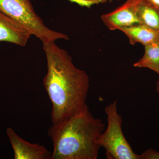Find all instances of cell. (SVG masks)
Here are the masks:
<instances>
[{"label":"cell","instance_id":"6da1fadb","mask_svg":"<svg viewBox=\"0 0 159 159\" xmlns=\"http://www.w3.org/2000/svg\"><path fill=\"white\" fill-rule=\"evenodd\" d=\"M43 44L48 66L43 84L52 103V125H56L87 105L89 79L85 71L74 66L68 53L55 41Z\"/></svg>","mask_w":159,"mask_h":159},{"label":"cell","instance_id":"7a4b0ae2","mask_svg":"<svg viewBox=\"0 0 159 159\" xmlns=\"http://www.w3.org/2000/svg\"><path fill=\"white\" fill-rule=\"evenodd\" d=\"M101 119L95 118L87 105L48 131L53 145L51 159H97V139L105 129Z\"/></svg>","mask_w":159,"mask_h":159},{"label":"cell","instance_id":"3957f363","mask_svg":"<svg viewBox=\"0 0 159 159\" xmlns=\"http://www.w3.org/2000/svg\"><path fill=\"white\" fill-rule=\"evenodd\" d=\"M107 126L97 139L99 148L105 149L108 159H139L122 132V118L118 112L117 101L111 102L105 108Z\"/></svg>","mask_w":159,"mask_h":159},{"label":"cell","instance_id":"277c9868","mask_svg":"<svg viewBox=\"0 0 159 159\" xmlns=\"http://www.w3.org/2000/svg\"><path fill=\"white\" fill-rule=\"evenodd\" d=\"M0 11L25 26L43 43L69 39L66 34L53 31L45 25L29 0H0Z\"/></svg>","mask_w":159,"mask_h":159},{"label":"cell","instance_id":"5b68a950","mask_svg":"<svg viewBox=\"0 0 159 159\" xmlns=\"http://www.w3.org/2000/svg\"><path fill=\"white\" fill-rule=\"evenodd\" d=\"M140 0H127L114 11L102 15L101 20L110 30H119L140 24L137 6Z\"/></svg>","mask_w":159,"mask_h":159},{"label":"cell","instance_id":"8992f818","mask_svg":"<svg viewBox=\"0 0 159 159\" xmlns=\"http://www.w3.org/2000/svg\"><path fill=\"white\" fill-rule=\"evenodd\" d=\"M7 134L14 152L15 159H51L52 152L38 143L32 144L20 138L11 128Z\"/></svg>","mask_w":159,"mask_h":159},{"label":"cell","instance_id":"52a82bcc","mask_svg":"<svg viewBox=\"0 0 159 159\" xmlns=\"http://www.w3.org/2000/svg\"><path fill=\"white\" fill-rule=\"evenodd\" d=\"M31 35L26 27L0 11V42L25 47Z\"/></svg>","mask_w":159,"mask_h":159},{"label":"cell","instance_id":"ba28073f","mask_svg":"<svg viewBox=\"0 0 159 159\" xmlns=\"http://www.w3.org/2000/svg\"><path fill=\"white\" fill-rule=\"evenodd\" d=\"M127 36L131 45L140 43L144 46L159 44V31L141 24L120 29Z\"/></svg>","mask_w":159,"mask_h":159},{"label":"cell","instance_id":"9c48e42d","mask_svg":"<svg viewBox=\"0 0 159 159\" xmlns=\"http://www.w3.org/2000/svg\"><path fill=\"white\" fill-rule=\"evenodd\" d=\"M140 24L159 31V9L145 0H140L137 6Z\"/></svg>","mask_w":159,"mask_h":159},{"label":"cell","instance_id":"30bf717a","mask_svg":"<svg viewBox=\"0 0 159 159\" xmlns=\"http://www.w3.org/2000/svg\"><path fill=\"white\" fill-rule=\"evenodd\" d=\"M144 47V55L134 64V66L150 69L159 75V44H151Z\"/></svg>","mask_w":159,"mask_h":159},{"label":"cell","instance_id":"8fae6325","mask_svg":"<svg viewBox=\"0 0 159 159\" xmlns=\"http://www.w3.org/2000/svg\"><path fill=\"white\" fill-rule=\"evenodd\" d=\"M139 159H159V152L149 148L142 154H139Z\"/></svg>","mask_w":159,"mask_h":159},{"label":"cell","instance_id":"7c38bea8","mask_svg":"<svg viewBox=\"0 0 159 159\" xmlns=\"http://www.w3.org/2000/svg\"><path fill=\"white\" fill-rule=\"evenodd\" d=\"M152 6L159 9V0H145Z\"/></svg>","mask_w":159,"mask_h":159},{"label":"cell","instance_id":"4fadbf2b","mask_svg":"<svg viewBox=\"0 0 159 159\" xmlns=\"http://www.w3.org/2000/svg\"><path fill=\"white\" fill-rule=\"evenodd\" d=\"M94 4H98L100 3H105L107 2H111L113 0H93Z\"/></svg>","mask_w":159,"mask_h":159},{"label":"cell","instance_id":"5bb4252c","mask_svg":"<svg viewBox=\"0 0 159 159\" xmlns=\"http://www.w3.org/2000/svg\"><path fill=\"white\" fill-rule=\"evenodd\" d=\"M156 91L159 93V81H157L156 83Z\"/></svg>","mask_w":159,"mask_h":159}]
</instances>
